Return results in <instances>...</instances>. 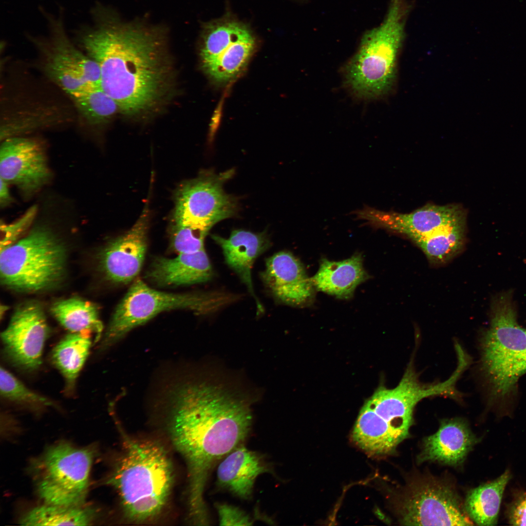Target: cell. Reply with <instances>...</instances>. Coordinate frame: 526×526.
Masks as SVG:
<instances>
[{
	"label": "cell",
	"mask_w": 526,
	"mask_h": 526,
	"mask_svg": "<svg viewBox=\"0 0 526 526\" xmlns=\"http://www.w3.org/2000/svg\"><path fill=\"white\" fill-rule=\"evenodd\" d=\"M51 310L59 323L71 333L94 334V342L100 339L103 326L94 304L71 298L55 302Z\"/></svg>",
	"instance_id": "27"
},
{
	"label": "cell",
	"mask_w": 526,
	"mask_h": 526,
	"mask_svg": "<svg viewBox=\"0 0 526 526\" xmlns=\"http://www.w3.org/2000/svg\"><path fill=\"white\" fill-rule=\"evenodd\" d=\"M366 225L404 235L415 242L447 226L466 221L464 210L455 205L428 204L409 213L384 211L367 205L350 212Z\"/></svg>",
	"instance_id": "14"
},
{
	"label": "cell",
	"mask_w": 526,
	"mask_h": 526,
	"mask_svg": "<svg viewBox=\"0 0 526 526\" xmlns=\"http://www.w3.org/2000/svg\"><path fill=\"white\" fill-rule=\"evenodd\" d=\"M234 173L233 169L219 174L203 171L180 184L175 194L173 224L189 228L206 238L215 224L233 216L237 202L224 191L223 185Z\"/></svg>",
	"instance_id": "9"
},
{
	"label": "cell",
	"mask_w": 526,
	"mask_h": 526,
	"mask_svg": "<svg viewBox=\"0 0 526 526\" xmlns=\"http://www.w3.org/2000/svg\"><path fill=\"white\" fill-rule=\"evenodd\" d=\"M465 222L447 226L414 242L433 263L449 261L463 246Z\"/></svg>",
	"instance_id": "30"
},
{
	"label": "cell",
	"mask_w": 526,
	"mask_h": 526,
	"mask_svg": "<svg viewBox=\"0 0 526 526\" xmlns=\"http://www.w3.org/2000/svg\"><path fill=\"white\" fill-rule=\"evenodd\" d=\"M398 499V516L403 525H473L454 488L439 479L413 481L404 488Z\"/></svg>",
	"instance_id": "11"
},
{
	"label": "cell",
	"mask_w": 526,
	"mask_h": 526,
	"mask_svg": "<svg viewBox=\"0 0 526 526\" xmlns=\"http://www.w3.org/2000/svg\"><path fill=\"white\" fill-rule=\"evenodd\" d=\"M88 334H68L52 351L51 360L64 378L67 394L73 393L76 379L89 355L92 342Z\"/></svg>",
	"instance_id": "25"
},
{
	"label": "cell",
	"mask_w": 526,
	"mask_h": 526,
	"mask_svg": "<svg viewBox=\"0 0 526 526\" xmlns=\"http://www.w3.org/2000/svg\"><path fill=\"white\" fill-rule=\"evenodd\" d=\"M467 367L465 362L458 361L455 370L446 381L425 385L419 381L410 363L395 387L379 388L368 402L381 413L394 418L413 422L414 408L423 399L441 395L456 397L459 394L455 389L456 383Z\"/></svg>",
	"instance_id": "15"
},
{
	"label": "cell",
	"mask_w": 526,
	"mask_h": 526,
	"mask_svg": "<svg viewBox=\"0 0 526 526\" xmlns=\"http://www.w3.org/2000/svg\"><path fill=\"white\" fill-rule=\"evenodd\" d=\"M200 57L206 73L215 82L226 83L244 69L255 47L249 28L230 17L207 23L203 28Z\"/></svg>",
	"instance_id": "10"
},
{
	"label": "cell",
	"mask_w": 526,
	"mask_h": 526,
	"mask_svg": "<svg viewBox=\"0 0 526 526\" xmlns=\"http://www.w3.org/2000/svg\"><path fill=\"white\" fill-rule=\"evenodd\" d=\"M123 438V452L109 483L116 489L126 517L147 521L167 503L173 479L172 464L159 443L125 435Z\"/></svg>",
	"instance_id": "3"
},
{
	"label": "cell",
	"mask_w": 526,
	"mask_h": 526,
	"mask_svg": "<svg viewBox=\"0 0 526 526\" xmlns=\"http://www.w3.org/2000/svg\"><path fill=\"white\" fill-rule=\"evenodd\" d=\"M404 0H392L385 19L367 31L344 70L347 87L358 97L375 99L392 89L404 37Z\"/></svg>",
	"instance_id": "4"
},
{
	"label": "cell",
	"mask_w": 526,
	"mask_h": 526,
	"mask_svg": "<svg viewBox=\"0 0 526 526\" xmlns=\"http://www.w3.org/2000/svg\"><path fill=\"white\" fill-rule=\"evenodd\" d=\"M262 279L273 296L293 306L309 303L314 286L301 262L291 253L282 251L267 258Z\"/></svg>",
	"instance_id": "18"
},
{
	"label": "cell",
	"mask_w": 526,
	"mask_h": 526,
	"mask_svg": "<svg viewBox=\"0 0 526 526\" xmlns=\"http://www.w3.org/2000/svg\"><path fill=\"white\" fill-rule=\"evenodd\" d=\"M149 212L147 203L133 226L100 252L99 267L108 281L126 284L140 272L147 249Z\"/></svg>",
	"instance_id": "17"
},
{
	"label": "cell",
	"mask_w": 526,
	"mask_h": 526,
	"mask_svg": "<svg viewBox=\"0 0 526 526\" xmlns=\"http://www.w3.org/2000/svg\"><path fill=\"white\" fill-rule=\"evenodd\" d=\"M8 184L7 182L0 178V203L1 206H5L12 201Z\"/></svg>",
	"instance_id": "35"
},
{
	"label": "cell",
	"mask_w": 526,
	"mask_h": 526,
	"mask_svg": "<svg viewBox=\"0 0 526 526\" xmlns=\"http://www.w3.org/2000/svg\"><path fill=\"white\" fill-rule=\"evenodd\" d=\"M525 373H526V352L522 359L519 372L520 376Z\"/></svg>",
	"instance_id": "36"
},
{
	"label": "cell",
	"mask_w": 526,
	"mask_h": 526,
	"mask_svg": "<svg viewBox=\"0 0 526 526\" xmlns=\"http://www.w3.org/2000/svg\"><path fill=\"white\" fill-rule=\"evenodd\" d=\"M352 438L360 448L375 456L393 453L405 439L366 403L359 412Z\"/></svg>",
	"instance_id": "24"
},
{
	"label": "cell",
	"mask_w": 526,
	"mask_h": 526,
	"mask_svg": "<svg viewBox=\"0 0 526 526\" xmlns=\"http://www.w3.org/2000/svg\"><path fill=\"white\" fill-rule=\"evenodd\" d=\"M213 271L205 249L192 253H180L173 258H156L146 278L160 286L191 285L207 282Z\"/></svg>",
	"instance_id": "21"
},
{
	"label": "cell",
	"mask_w": 526,
	"mask_h": 526,
	"mask_svg": "<svg viewBox=\"0 0 526 526\" xmlns=\"http://www.w3.org/2000/svg\"><path fill=\"white\" fill-rule=\"evenodd\" d=\"M93 26L79 36L85 53L97 64L101 88L129 115L149 113L168 97L171 70L159 30L121 22L98 5Z\"/></svg>",
	"instance_id": "1"
},
{
	"label": "cell",
	"mask_w": 526,
	"mask_h": 526,
	"mask_svg": "<svg viewBox=\"0 0 526 526\" xmlns=\"http://www.w3.org/2000/svg\"><path fill=\"white\" fill-rule=\"evenodd\" d=\"M510 291L495 296L491 305L490 326L481 341V363L491 398L502 400L514 390L526 352V329L516 320Z\"/></svg>",
	"instance_id": "5"
},
{
	"label": "cell",
	"mask_w": 526,
	"mask_h": 526,
	"mask_svg": "<svg viewBox=\"0 0 526 526\" xmlns=\"http://www.w3.org/2000/svg\"><path fill=\"white\" fill-rule=\"evenodd\" d=\"M509 522L515 526H526V496L512 507L509 514Z\"/></svg>",
	"instance_id": "34"
},
{
	"label": "cell",
	"mask_w": 526,
	"mask_h": 526,
	"mask_svg": "<svg viewBox=\"0 0 526 526\" xmlns=\"http://www.w3.org/2000/svg\"><path fill=\"white\" fill-rule=\"evenodd\" d=\"M270 471L261 455L241 445L220 462L217 484L240 498L249 499L257 477Z\"/></svg>",
	"instance_id": "22"
},
{
	"label": "cell",
	"mask_w": 526,
	"mask_h": 526,
	"mask_svg": "<svg viewBox=\"0 0 526 526\" xmlns=\"http://www.w3.org/2000/svg\"><path fill=\"white\" fill-rule=\"evenodd\" d=\"M0 178L30 196L50 179L51 174L42 145L31 138L8 137L0 148Z\"/></svg>",
	"instance_id": "16"
},
{
	"label": "cell",
	"mask_w": 526,
	"mask_h": 526,
	"mask_svg": "<svg viewBox=\"0 0 526 526\" xmlns=\"http://www.w3.org/2000/svg\"><path fill=\"white\" fill-rule=\"evenodd\" d=\"M37 207H33L16 222L1 225L4 233L3 240L1 242V249L13 244L17 238L31 224L36 214Z\"/></svg>",
	"instance_id": "32"
},
{
	"label": "cell",
	"mask_w": 526,
	"mask_h": 526,
	"mask_svg": "<svg viewBox=\"0 0 526 526\" xmlns=\"http://www.w3.org/2000/svg\"><path fill=\"white\" fill-rule=\"evenodd\" d=\"M172 401L169 429L188 467V515L202 521L208 516L204 493L209 474L219 460L245 440L251 415L244 402L206 382L180 386Z\"/></svg>",
	"instance_id": "2"
},
{
	"label": "cell",
	"mask_w": 526,
	"mask_h": 526,
	"mask_svg": "<svg viewBox=\"0 0 526 526\" xmlns=\"http://www.w3.org/2000/svg\"><path fill=\"white\" fill-rule=\"evenodd\" d=\"M50 333L41 305L36 301L20 304L1 333L4 355L14 366L26 371L37 370Z\"/></svg>",
	"instance_id": "13"
},
{
	"label": "cell",
	"mask_w": 526,
	"mask_h": 526,
	"mask_svg": "<svg viewBox=\"0 0 526 526\" xmlns=\"http://www.w3.org/2000/svg\"><path fill=\"white\" fill-rule=\"evenodd\" d=\"M69 96L79 114L91 125L105 123L120 111L115 100L100 85L88 86Z\"/></svg>",
	"instance_id": "29"
},
{
	"label": "cell",
	"mask_w": 526,
	"mask_h": 526,
	"mask_svg": "<svg viewBox=\"0 0 526 526\" xmlns=\"http://www.w3.org/2000/svg\"><path fill=\"white\" fill-rule=\"evenodd\" d=\"M49 35L35 42L43 57L46 75L69 95L88 86L100 85L99 68L69 38L61 17L49 16Z\"/></svg>",
	"instance_id": "12"
},
{
	"label": "cell",
	"mask_w": 526,
	"mask_h": 526,
	"mask_svg": "<svg viewBox=\"0 0 526 526\" xmlns=\"http://www.w3.org/2000/svg\"><path fill=\"white\" fill-rule=\"evenodd\" d=\"M94 457L93 448L66 442L47 448L30 467L39 497L48 504L84 506Z\"/></svg>",
	"instance_id": "8"
},
{
	"label": "cell",
	"mask_w": 526,
	"mask_h": 526,
	"mask_svg": "<svg viewBox=\"0 0 526 526\" xmlns=\"http://www.w3.org/2000/svg\"><path fill=\"white\" fill-rule=\"evenodd\" d=\"M94 509L82 506L71 507L44 504L36 507L20 519L26 526H87L95 518Z\"/></svg>",
	"instance_id": "28"
},
{
	"label": "cell",
	"mask_w": 526,
	"mask_h": 526,
	"mask_svg": "<svg viewBox=\"0 0 526 526\" xmlns=\"http://www.w3.org/2000/svg\"><path fill=\"white\" fill-rule=\"evenodd\" d=\"M211 237L221 247L226 264L246 285L255 301L258 311L262 312L263 307L254 291L251 269L256 259L270 246L266 234L236 229L227 239L217 235H212Z\"/></svg>",
	"instance_id": "20"
},
{
	"label": "cell",
	"mask_w": 526,
	"mask_h": 526,
	"mask_svg": "<svg viewBox=\"0 0 526 526\" xmlns=\"http://www.w3.org/2000/svg\"><path fill=\"white\" fill-rule=\"evenodd\" d=\"M510 476L509 471L506 470L495 480L469 492L464 508L470 518L477 525H496L503 494Z\"/></svg>",
	"instance_id": "26"
},
{
	"label": "cell",
	"mask_w": 526,
	"mask_h": 526,
	"mask_svg": "<svg viewBox=\"0 0 526 526\" xmlns=\"http://www.w3.org/2000/svg\"><path fill=\"white\" fill-rule=\"evenodd\" d=\"M476 441L468 425L460 418L441 421L438 431L423 441L419 462L435 461L451 466L462 463Z\"/></svg>",
	"instance_id": "19"
},
{
	"label": "cell",
	"mask_w": 526,
	"mask_h": 526,
	"mask_svg": "<svg viewBox=\"0 0 526 526\" xmlns=\"http://www.w3.org/2000/svg\"><path fill=\"white\" fill-rule=\"evenodd\" d=\"M0 395L4 399L34 412L48 408L59 409L54 401L29 389L2 367L0 370Z\"/></svg>",
	"instance_id": "31"
},
{
	"label": "cell",
	"mask_w": 526,
	"mask_h": 526,
	"mask_svg": "<svg viewBox=\"0 0 526 526\" xmlns=\"http://www.w3.org/2000/svg\"><path fill=\"white\" fill-rule=\"evenodd\" d=\"M220 525L221 526H251L249 515L239 508L227 504H217Z\"/></svg>",
	"instance_id": "33"
},
{
	"label": "cell",
	"mask_w": 526,
	"mask_h": 526,
	"mask_svg": "<svg viewBox=\"0 0 526 526\" xmlns=\"http://www.w3.org/2000/svg\"><path fill=\"white\" fill-rule=\"evenodd\" d=\"M368 278L362 257L357 254L338 262L322 259L318 271L311 280L317 290L339 299H347L353 296L356 287Z\"/></svg>",
	"instance_id": "23"
},
{
	"label": "cell",
	"mask_w": 526,
	"mask_h": 526,
	"mask_svg": "<svg viewBox=\"0 0 526 526\" xmlns=\"http://www.w3.org/2000/svg\"><path fill=\"white\" fill-rule=\"evenodd\" d=\"M238 298L237 295L219 291L162 292L137 279L116 308L100 348L105 350L110 347L131 330L161 312L181 309L197 314H207L217 311Z\"/></svg>",
	"instance_id": "7"
},
{
	"label": "cell",
	"mask_w": 526,
	"mask_h": 526,
	"mask_svg": "<svg viewBox=\"0 0 526 526\" xmlns=\"http://www.w3.org/2000/svg\"><path fill=\"white\" fill-rule=\"evenodd\" d=\"M66 250L49 228L38 226L1 249V283L15 291L36 292L58 284L64 276Z\"/></svg>",
	"instance_id": "6"
}]
</instances>
